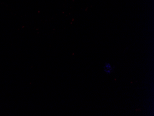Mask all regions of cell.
Here are the masks:
<instances>
[{"label":"cell","instance_id":"1","mask_svg":"<svg viewBox=\"0 0 154 116\" xmlns=\"http://www.w3.org/2000/svg\"><path fill=\"white\" fill-rule=\"evenodd\" d=\"M104 71L107 74H110L113 71V68L111 65L109 63L105 64L103 67Z\"/></svg>","mask_w":154,"mask_h":116}]
</instances>
